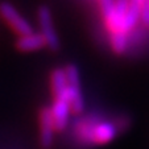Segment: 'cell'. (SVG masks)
<instances>
[{"instance_id":"ba28073f","label":"cell","mask_w":149,"mask_h":149,"mask_svg":"<svg viewBox=\"0 0 149 149\" xmlns=\"http://www.w3.org/2000/svg\"><path fill=\"white\" fill-rule=\"evenodd\" d=\"M52 90H53L56 99L68 100V79L65 75V70L56 69L52 73Z\"/></svg>"},{"instance_id":"8fae6325","label":"cell","mask_w":149,"mask_h":149,"mask_svg":"<svg viewBox=\"0 0 149 149\" xmlns=\"http://www.w3.org/2000/svg\"><path fill=\"white\" fill-rule=\"evenodd\" d=\"M65 75L68 79V86H79V73L75 65H68L65 69Z\"/></svg>"},{"instance_id":"30bf717a","label":"cell","mask_w":149,"mask_h":149,"mask_svg":"<svg viewBox=\"0 0 149 149\" xmlns=\"http://www.w3.org/2000/svg\"><path fill=\"white\" fill-rule=\"evenodd\" d=\"M128 46V40H127V34L124 33H113L112 34V49L115 53L123 54L127 50Z\"/></svg>"},{"instance_id":"6da1fadb","label":"cell","mask_w":149,"mask_h":149,"mask_svg":"<svg viewBox=\"0 0 149 149\" xmlns=\"http://www.w3.org/2000/svg\"><path fill=\"white\" fill-rule=\"evenodd\" d=\"M0 15L4 19V21L20 36H26V34L34 33L33 26L8 1H4V3L0 4Z\"/></svg>"},{"instance_id":"8992f818","label":"cell","mask_w":149,"mask_h":149,"mask_svg":"<svg viewBox=\"0 0 149 149\" xmlns=\"http://www.w3.org/2000/svg\"><path fill=\"white\" fill-rule=\"evenodd\" d=\"M116 136V127L111 123H102L93 128L90 137L96 144H107Z\"/></svg>"},{"instance_id":"4fadbf2b","label":"cell","mask_w":149,"mask_h":149,"mask_svg":"<svg viewBox=\"0 0 149 149\" xmlns=\"http://www.w3.org/2000/svg\"><path fill=\"white\" fill-rule=\"evenodd\" d=\"M144 1H145V0H130V4H131V6H133V7H136V8H140L141 9Z\"/></svg>"},{"instance_id":"7a4b0ae2","label":"cell","mask_w":149,"mask_h":149,"mask_svg":"<svg viewBox=\"0 0 149 149\" xmlns=\"http://www.w3.org/2000/svg\"><path fill=\"white\" fill-rule=\"evenodd\" d=\"M38 23L41 26V36L45 40L46 46L50 50L57 52L59 49V40L53 25L52 12L46 6H41L38 8Z\"/></svg>"},{"instance_id":"277c9868","label":"cell","mask_w":149,"mask_h":149,"mask_svg":"<svg viewBox=\"0 0 149 149\" xmlns=\"http://www.w3.org/2000/svg\"><path fill=\"white\" fill-rule=\"evenodd\" d=\"M40 144L44 149H50L54 135V123L50 108L45 107L40 111Z\"/></svg>"},{"instance_id":"5b68a950","label":"cell","mask_w":149,"mask_h":149,"mask_svg":"<svg viewBox=\"0 0 149 149\" xmlns=\"http://www.w3.org/2000/svg\"><path fill=\"white\" fill-rule=\"evenodd\" d=\"M52 118L54 123V130L63 131L68 125L69 121V113H70V107H69V102L63 99H56L50 108Z\"/></svg>"},{"instance_id":"9c48e42d","label":"cell","mask_w":149,"mask_h":149,"mask_svg":"<svg viewBox=\"0 0 149 149\" xmlns=\"http://www.w3.org/2000/svg\"><path fill=\"white\" fill-rule=\"evenodd\" d=\"M68 102L71 112L81 113L83 111L84 102L79 86H68Z\"/></svg>"},{"instance_id":"3957f363","label":"cell","mask_w":149,"mask_h":149,"mask_svg":"<svg viewBox=\"0 0 149 149\" xmlns=\"http://www.w3.org/2000/svg\"><path fill=\"white\" fill-rule=\"evenodd\" d=\"M128 7H130V0H115L113 9L111 11V13L104 16L107 26L112 32V34L113 33L127 34L124 32V19H125V15L128 12Z\"/></svg>"},{"instance_id":"7c38bea8","label":"cell","mask_w":149,"mask_h":149,"mask_svg":"<svg viewBox=\"0 0 149 149\" xmlns=\"http://www.w3.org/2000/svg\"><path fill=\"white\" fill-rule=\"evenodd\" d=\"M140 19L143 20V23L145 26L149 28V0H145L141 7V11H140Z\"/></svg>"},{"instance_id":"52a82bcc","label":"cell","mask_w":149,"mask_h":149,"mask_svg":"<svg viewBox=\"0 0 149 149\" xmlns=\"http://www.w3.org/2000/svg\"><path fill=\"white\" fill-rule=\"evenodd\" d=\"M46 46L45 40L41 33H32L26 36H20L16 41V48L21 52H34Z\"/></svg>"}]
</instances>
